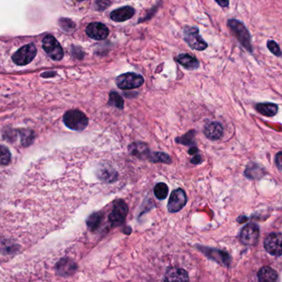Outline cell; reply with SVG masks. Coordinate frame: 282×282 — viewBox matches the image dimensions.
<instances>
[{"label": "cell", "instance_id": "obj_1", "mask_svg": "<svg viewBox=\"0 0 282 282\" xmlns=\"http://www.w3.org/2000/svg\"><path fill=\"white\" fill-rule=\"evenodd\" d=\"M228 27L242 46H243L247 52L252 53L253 49H252V38L249 31L247 30L244 23L237 19H229L228 21Z\"/></svg>", "mask_w": 282, "mask_h": 282}, {"label": "cell", "instance_id": "obj_2", "mask_svg": "<svg viewBox=\"0 0 282 282\" xmlns=\"http://www.w3.org/2000/svg\"><path fill=\"white\" fill-rule=\"evenodd\" d=\"M183 38L191 49L202 52L208 47V43L201 37L197 27L185 26L183 29Z\"/></svg>", "mask_w": 282, "mask_h": 282}, {"label": "cell", "instance_id": "obj_3", "mask_svg": "<svg viewBox=\"0 0 282 282\" xmlns=\"http://www.w3.org/2000/svg\"><path fill=\"white\" fill-rule=\"evenodd\" d=\"M63 121L67 128L75 131L84 130L89 123L86 115L77 109L66 112L63 117Z\"/></svg>", "mask_w": 282, "mask_h": 282}, {"label": "cell", "instance_id": "obj_4", "mask_svg": "<svg viewBox=\"0 0 282 282\" xmlns=\"http://www.w3.org/2000/svg\"><path fill=\"white\" fill-rule=\"evenodd\" d=\"M117 86L121 90H134L141 87L144 83L143 76L139 74L128 72L117 76Z\"/></svg>", "mask_w": 282, "mask_h": 282}, {"label": "cell", "instance_id": "obj_5", "mask_svg": "<svg viewBox=\"0 0 282 282\" xmlns=\"http://www.w3.org/2000/svg\"><path fill=\"white\" fill-rule=\"evenodd\" d=\"M42 47L50 58L54 60H60L64 57V51L59 41L52 35H46L42 41Z\"/></svg>", "mask_w": 282, "mask_h": 282}, {"label": "cell", "instance_id": "obj_6", "mask_svg": "<svg viewBox=\"0 0 282 282\" xmlns=\"http://www.w3.org/2000/svg\"><path fill=\"white\" fill-rule=\"evenodd\" d=\"M128 213L127 203L122 200H118L114 203V207L109 215V220L113 226L122 225L125 222Z\"/></svg>", "mask_w": 282, "mask_h": 282}, {"label": "cell", "instance_id": "obj_7", "mask_svg": "<svg viewBox=\"0 0 282 282\" xmlns=\"http://www.w3.org/2000/svg\"><path fill=\"white\" fill-rule=\"evenodd\" d=\"M37 48L33 44H28L18 50L14 56L13 60L18 65H26L32 62L37 55Z\"/></svg>", "mask_w": 282, "mask_h": 282}, {"label": "cell", "instance_id": "obj_8", "mask_svg": "<svg viewBox=\"0 0 282 282\" xmlns=\"http://www.w3.org/2000/svg\"><path fill=\"white\" fill-rule=\"evenodd\" d=\"M260 236V230L258 224L251 222L242 228L239 235V239L242 244L253 246L258 242Z\"/></svg>", "mask_w": 282, "mask_h": 282}, {"label": "cell", "instance_id": "obj_9", "mask_svg": "<svg viewBox=\"0 0 282 282\" xmlns=\"http://www.w3.org/2000/svg\"><path fill=\"white\" fill-rule=\"evenodd\" d=\"M197 248L209 259L215 261L218 263L222 264L226 267L230 266L231 257L228 252L211 247H202L199 245Z\"/></svg>", "mask_w": 282, "mask_h": 282}, {"label": "cell", "instance_id": "obj_10", "mask_svg": "<svg viewBox=\"0 0 282 282\" xmlns=\"http://www.w3.org/2000/svg\"><path fill=\"white\" fill-rule=\"evenodd\" d=\"M187 203V196L181 188L174 190L171 192L168 203H167V209L170 213H177L181 210L185 204Z\"/></svg>", "mask_w": 282, "mask_h": 282}, {"label": "cell", "instance_id": "obj_11", "mask_svg": "<svg viewBox=\"0 0 282 282\" xmlns=\"http://www.w3.org/2000/svg\"><path fill=\"white\" fill-rule=\"evenodd\" d=\"M282 233H271L264 240V247L269 254L275 257L282 256Z\"/></svg>", "mask_w": 282, "mask_h": 282}, {"label": "cell", "instance_id": "obj_12", "mask_svg": "<svg viewBox=\"0 0 282 282\" xmlns=\"http://www.w3.org/2000/svg\"><path fill=\"white\" fill-rule=\"evenodd\" d=\"M87 35L95 40H104L109 34V28L101 22H91L86 27Z\"/></svg>", "mask_w": 282, "mask_h": 282}, {"label": "cell", "instance_id": "obj_13", "mask_svg": "<svg viewBox=\"0 0 282 282\" xmlns=\"http://www.w3.org/2000/svg\"><path fill=\"white\" fill-rule=\"evenodd\" d=\"M136 14L135 8L132 6H123L117 8L110 14V19L114 22H126L127 20L132 19Z\"/></svg>", "mask_w": 282, "mask_h": 282}, {"label": "cell", "instance_id": "obj_14", "mask_svg": "<svg viewBox=\"0 0 282 282\" xmlns=\"http://www.w3.org/2000/svg\"><path fill=\"white\" fill-rule=\"evenodd\" d=\"M203 133L208 139L212 141H217V140H220L223 135V128L220 122H209L204 126Z\"/></svg>", "mask_w": 282, "mask_h": 282}, {"label": "cell", "instance_id": "obj_15", "mask_svg": "<svg viewBox=\"0 0 282 282\" xmlns=\"http://www.w3.org/2000/svg\"><path fill=\"white\" fill-rule=\"evenodd\" d=\"M189 280L187 271L177 267L168 269L163 278L165 282H188Z\"/></svg>", "mask_w": 282, "mask_h": 282}, {"label": "cell", "instance_id": "obj_16", "mask_svg": "<svg viewBox=\"0 0 282 282\" xmlns=\"http://www.w3.org/2000/svg\"><path fill=\"white\" fill-rule=\"evenodd\" d=\"M177 61L184 69L189 71H195L200 67V61L196 57L187 53L178 55L177 57Z\"/></svg>", "mask_w": 282, "mask_h": 282}, {"label": "cell", "instance_id": "obj_17", "mask_svg": "<svg viewBox=\"0 0 282 282\" xmlns=\"http://www.w3.org/2000/svg\"><path fill=\"white\" fill-rule=\"evenodd\" d=\"M76 265L73 261L64 258L59 261V262L57 264V271L58 274L61 277H69L74 274L76 271Z\"/></svg>", "mask_w": 282, "mask_h": 282}, {"label": "cell", "instance_id": "obj_18", "mask_svg": "<svg viewBox=\"0 0 282 282\" xmlns=\"http://www.w3.org/2000/svg\"><path fill=\"white\" fill-rule=\"evenodd\" d=\"M128 150L131 154L135 156L136 158H141V159L143 158L147 159L151 152L148 146L143 142H133L129 145Z\"/></svg>", "mask_w": 282, "mask_h": 282}, {"label": "cell", "instance_id": "obj_19", "mask_svg": "<svg viewBox=\"0 0 282 282\" xmlns=\"http://www.w3.org/2000/svg\"><path fill=\"white\" fill-rule=\"evenodd\" d=\"M97 176H98L99 179L107 183L116 181L118 179L117 171L113 167L109 166H104L99 169Z\"/></svg>", "mask_w": 282, "mask_h": 282}, {"label": "cell", "instance_id": "obj_20", "mask_svg": "<svg viewBox=\"0 0 282 282\" xmlns=\"http://www.w3.org/2000/svg\"><path fill=\"white\" fill-rule=\"evenodd\" d=\"M258 280L261 282H274L278 278L277 272L270 266H264L258 273Z\"/></svg>", "mask_w": 282, "mask_h": 282}, {"label": "cell", "instance_id": "obj_21", "mask_svg": "<svg viewBox=\"0 0 282 282\" xmlns=\"http://www.w3.org/2000/svg\"><path fill=\"white\" fill-rule=\"evenodd\" d=\"M256 109L264 116L273 117L278 112V105L273 103H259L256 105Z\"/></svg>", "mask_w": 282, "mask_h": 282}, {"label": "cell", "instance_id": "obj_22", "mask_svg": "<svg viewBox=\"0 0 282 282\" xmlns=\"http://www.w3.org/2000/svg\"><path fill=\"white\" fill-rule=\"evenodd\" d=\"M244 174L248 179H259L263 176V169L256 163H250L247 165Z\"/></svg>", "mask_w": 282, "mask_h": 282}, {"label": "cell", "instance_id": "obj_23", "mask_svg": "<svg viewBox=\"0 0 282 282\" xmlns=\"http://www.w3.org/2000/svg\"><path fill=\"white\" fill-rule=\"evenodd\" d=\"M103 218V215L102 212H97V213L92 214L90 217L88 218V220L86 221L88 228L92 231L98 229L99 227L101 224V222H102Z\"/></svg>", "mask_w": 282, "mask_h": 282}, {"label": "cell", "instance_id": "obj_24", "mask_svg": "<svg viewBox=\"0 0 282 282\" xmlns=\"http://www.w3.org/2000/svg\"><path fill=\"white\" fill-rule=\"evenodd\" d=\"M195 136H196V131L190 130L184 135L179 137L176 139L177 143L183 144L184 146H196V141H195Z\"/></svg>", "mask_w": 282, "mask_h": 282}, {"label": "cell", "instance_id": "obj_25", "mask_svg": "<svg viewBox=\"0 0 282 282\" xmlns=\"http://www.w3.org/2000/svg\"><path fill=\"white\" fill-rule=\"evenodd\" d=\"M147 160H149L152 162H161L169 163L171 162V159L168 154L165 152H150L149 156L147 158Z\"/></svg>", "mask_w": 282, "mask_h": 282}, {"label": "cell", "instance_id": "obj_26", "mask_svg": "<svg viewBox=\"0 0 282 282\" xmlns=\"http://www.w3.org/2000/svg\"><path fill=\"white\" fill-rule=\"evenodd\" d=\"M109 105L115 107L117 109H123L124 101L119 93L112 91L109 93Z\"/></svg>", "mask_w": 282, "mask_h": 282}, {"label": "cell", "instance_id": "obj_27", "mask_svg": "<svg viewBox=\"0 0 282 282\" xmlns=\"http://www.w3.org/2000/svg\"><path fill=\"white\" fill-rule=\"evenodd\" d=\"M168 194L169 189L167 184L163 182H160L155 185L154 195L158 200L160 201L165 200L168 196Z\"/></svg>", "mask_w": 282, "mask_h": 282}, {"label": "cell", "instance_id": "obj_28", "mask_svg": "<svg viewBox=\"0 0 282 282\" xmlns=\"http://www.w3.org/2000/svg\"><path fill=\"white\" fill-rule=\"evenodd\" d=\"M11 161V153L4 146L0 145V166H6Z\"/></svg>", "mask_w": 282, "mask_h": 282}, {"label": "cell", "instance_id": "obj_29", "mask_svg": "<svg viewBox=\"0 0 282 282\" xmlns=\"http://www.w3.org/2000/svg\"><path fill=\"white\" fill-rule=\"evenodd\" d=\"M20 136H21L22 144L24 147L29 146L34 140V133L30 130L22 129V130L20 131Z\"/></svg>", "mask_w": 282, "mask_h": 282}, {"label": "cell", "instance_id": "obj_30", "mask_svg": "<svg viewBox=\"0 0 282 282\" xmlns=\"http://www.w3.org/2000/svg\"><path fill=\"white\" fill-rule=\"evenodd\" d=\"M266 46H267L269 51L272 54L275 55L276 57H282V50L280 48V46L277 42L273 41V40H270V41H267V42H266Z\"/></svg>", "mask_w": 282, "mask_h": 282}, {"label": "cell", "instance_id": "obj_31", "mask_svg": "<svg viewBox=\"0 0 282 282\" xmlns=\"http://www.w3.org/2000/svg\"><path fill=\"white\" fill-rule=\"evenodd\" d=\"M111 4V0H96V5L99 10L103 11Z\"/></svg>", "mask_w": 282, "mask_h": 282}, {"label": "cell", "instance_id": "obj_32", "mask_svg": "<svg viewBox=\"0 0 282 282\" xmlns=\"http://www.w3.org/2000/svg\"><path fill=\"white\" fill-rule=\"evenodd\" d=\"M60 21L65 23V25H61V26H62L63 28H65V27H67L66 30L73 29L74 27H75V23L71 20H69V19H61Z\"/></svg>", "mask_w": 282, "mask_h": 282}, {"label": "cell", "instance_id": "obj_33", "mask_svg": "<svg viewBox=\"0 0 282 282\" xmlns=\"http://www.w3.org/2000/svg\"><path fill=\"white\" fill-rule=\"evenodd\" d=\"M202 158H201V154L197 152L196 154L192 155V158H191V160H190V162L192 163V164H201L202 162Z\"/></svg>", "mask_w": 282, "mask_h": 282}, {"label": "cell", "instance_id": "obj_34", "mask_svg": "<svg viewBox=\"0 0 282 282\" xmlns=\"http://www.w3.org/2000/svg\"><path fill=\"white\" fill-rule=\"evenodd\" d=\"M282 152H279L276 156V165H277V168L279 169V171H282Z\"/></svg>", "mask_w": 282, "mask_h": 282}, {"label": "cell", "instance_id": "obj_35", "mask_svg": "<svg viewBox=\"0 0 282 282\" xmlns=\"http://www.w3.org/2000/svg\"><path fill=\"white\" fill-rule=\"evenodd\" d=\"M215 1L222 8H228L229 6V0H215Z\"/></svg>", "mask_w": 282, "mask_h": 282}]
</instances>
